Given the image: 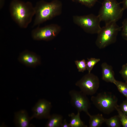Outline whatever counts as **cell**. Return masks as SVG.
I'll list each match as a JSON object with an SVG mask.
<instances>
[{"instance_id":"obj_1","label":"cell","mask_w":127,"mask_h":127,"mask_svg":"<svg viewBox=\"0 0 127 127\" xmlns=\"http://www.w3.org/2000/svg\"><path fill=\"white\" fill-rule=\"evenodd\" d=\"M9 9L12 19L22 28H27L35 15L34 7L29 1L12 0L10 4Z\"/></svg>"},{"instance_id":"obj_2","label":"cell","mask_w":127,"mask_h":127,"mask_svg":"<svg viewBox=\"0 0 127 127\" xmlns=\"http://www.w3.org/2000/svg\"><path fill=\"white\" fill-rule=\"evenodd\" d=\"M35 16L33 26L42 23L60 15L62 9V4L59 0H53L47 2L39 1L34 7Z\"/></svg>"},{"instance_id":"obj_3","label":"cell","mask_w":127,"mask_h":127,"mask_svg":"<svg viewBox=\"0 0 127 127\" xmlns=\"http://www.w3.org/2000/svg\"><path fill=\"white\" fill-rule=\"evenodd\" d=\"M116 0H104L98 16L105 24L116 22L122 17L124 10Z\"/></svg>"},{"instance_id":"obj_4","label":"cell","mask_w":127,"mask_h":127,"mask_svg":"<svg viewBox=\"0 0 127 127\" xmlns=\"http://www.w3.org/2000/svg\"><path fill=\"white\" fill-rule=\"evenodd\" d=\"M122 27L119 26L116 22L105 24L97 34L95 42L96 45L99 49L104 48L115 43L119 32Z\"/></svg>"},{"instance_id":"obj_5","label":"cell","mask_w":127,"mask_h":127,"mask_svg":"<svg viewBox=\"0 0 127 127\" xmlns=\"http://www.w3.org/2000/svg\"><path fill=\"white\" fill-rule=\"evenodd\" d=\"M91 100L96 107L106 114L111 113L118 106L117 98L110 92L99 93L95 96H92Z\"/></svg>"},{"instance_id":"obj_6","label":"cell","mask_w":127,"mask_h":127,"mask_svg":"<svg viewBox=\"0 0 127 127\" xmlns=\"http://www.w3.org/2000/svg\"><path fill=\"white\" fill-rule=\"evenodd\" d=\"M72 20L74 24L88 33L97 34L101 28L100 25L101 21L98 15L91 14L83 16L74 15Z\"/></svg>"},{"instance_id":"obj_7","label":"cell","mask_w":127,"mask_h":127,"mask_svg":"<svg viewBox=\"0 0 127 127\" xmlns=\"http://www.w3.org/2000/svg\"><path fill=\"white\" fill-rule=\"evenodd\" d=\"M75 85L86 95H93L99 87L100 81L97 76L91 72L88 73L78 81Z\"/></svg>"},{"instance_id":"obj_8","label":"cell","mask_w":127,"mask_h":127,"mask_svg":"<svg viewBox=\"0 0 127 127\" xmlns=\"http://www.w3.org/2000/svg\"><path fill=\"white\" fill-rule=\"evenodd\" d=\"M61 30V28L60 25L51 24L33 29L31 32V36L35 40L48 41L56 37Z\"/></svg>"},{"instance_id":"obj_9","label":"cell","mask_w":127,"mask_h":127,"mask_svg":"<svg viewBox=\"0 0 127 127\" xmlns=\"http://www.w3.org/2000/svg\"><path fill=\"white\" fill-rule=\"evenodd\" d=\"M69 94L71 97V105L77 111L80 112L83 111L88 115L90 114L88 110L90 107V103L85 94L81 91L75 90H70Z\"/></svg>"},{"instance_id":"obj_10","label":"cell","mask_w":127,"mask_h":127,"mask_svg":"<svg viewBox=\"0 0 127 127\" xmlns=\"http://www.w3.org/2000/svg\"><path fill=\"white\" fill-rule=\"evenodd\" d=\"M52 107L50 102L44 99L39 100L32 109L33 113L30 118V120L34 118L48 119L51 115L50 112Z\"/></svg>"},{"instance_id":"obj_11","label":"cell","mask_w":127,"mask_h":127,"mask_svg":"<svg viewBox=\"0 0 127 127\" xmlns=\"http://www.w3.org/2000/svg\"><path fill=\"white\" fill-rule=\"evenodd\" d=\"M18 60L23 64L28 66L35 67L40 64V57L35 53L25 51L20 55Z\"/></svg>"},{"instance_id":"obj_12","label":"cell","mask_w":127,"mask_h":127,"mask_svg":"<svg viewBox=\"0 0 127 127\" xmlns=\"http://www.w3.org/2000/svg\"><path fill=\"white\" fill-rule=\"evenodd\" d=\"M102 79L107 82L115 83L116 80L112 67L106 62H103L101 65Z\"/></svg>"},{"instance_id":"obj_13","label":"cell","mask_w":127,"mask_h":127,"mask_svg":"<svg viewBox=\"0 0 127 127\" xmlns=\"http://www.w3.org/2000/svg\"><path fill=\"white\" fill-rule=\"evenodd\" d=\"M30 120V118L25 110H21L15 113L14 121L16 126L19 127H28Z\"/></svg>"},{"instance_id":"obj_14","label":"cell","mask_w":127,"mask_h":127,"mask_svg":"<svg viewBox=\"0 0 127 127\" xmlns=\"http://www.w3.org/2000/svg\"><path fill=\"white\" fill-rule=\"evenodd\" d=\"M48 119L45 125L46 127H61L63 121V116L57 114L51 115Z\"/></svg>"},{"instance_id":"obj_15","label":"cell","mask_w":127,"mask_h":127,"mask_svg":"<svg viewBox=\"0 0 127 127\" xmlns=\"http://www.w3.org/2000/svg\"><path fill=\"white\" fill-rule=\"evenodd\" d=\"M90 118L89 127H99L104 122L105 118L101 114L91 115L90 114L88 115Z\"/></svg>"},{"instance_id":"obj_16","label":"cell","mask_w":127,"mask_h":127,"mask_svg":"<svg viewBox=\"0 0 127 127\" xmlns=\"http://www.w3.org/2000/svg\"><path fill=\"white\" fill-rule=\"evenodd\" d=\"M79 112L78 111L76 114L72 113L68 115L71 117V120L69 123L70 127H87L82 121L80 117Z\"/></svg>"},{"instance_id":"obj_17","label":"cell","mask_w":127,"mask_h":127,"mask_svg":"<svg viewBox=\"0 0 127 127\" xmlns=\"http://www.w3.org/2000/svg\"><path fill=\"white\" fill-rule=\"evenodd\" d=\"M104 122L109 127H119L121 124L118 115L109 119H105Z\"/></svg>"},{"instance_id":"obj_18","label":"cell","mask_w":127,"mask_h":127,"mask_svg":"<svg viewBox=\"0 0 127 127\" xmlns=\"http://www.w3.org/2000/svg\"><path fill=\"white\" fill-rule=\"evenodd\" d=\"M114 84L119 91L127 99V83L116 80Z\"/></svg>"},{"instance_id":"obj_19","label":"cell","mask_w":127,"mask_h":127,"mask_svg":"<svg viewBox=\"0 0 127 127\" xmlns=\"http://www.w3.org/2000/svg\"><path fill=\"white\" fill-rule=\"evenodd\" d=\"M87 61L86 62L87 70L88 73H91L94 66L98 62L100 59L99 58H87Z\"/></svg>"},{"instance_id":"obj_20","label":"cell","mask_w":127,"mask_h":127,"mask_svg":"<svg viewBox=\"0 0 127 127\" xmlns=\"http://www.w3.org/2000/svg\"><path fill=\"white\" fill-rule=\"evenodd\" d=\"M118 113L121 124L123 127H127V116L124 114L120 109L119 105L115 108Z\"/></svg>"},{"instance_id":"obj_21","label":"cell","mask_w":127,"mask_h":127,"mask_svg":"<svg viewBox=\"0 0 127 127\" xmlns=\"http://www.w3.org/2000/svg\"><path fill=\"white\" fill-rule=\"evenodd\" d=\"M72 1L79 3L86 7L91 8L93 7L98 0H71Z\"/></svg>"},{"instance_id":"obj_22","label":"cell","mask_w":127,"mask_h":127,"mask_svg":"<svg viewBox=\"0 0 127 127\" xmlns=\"http://www.w3.org/2000/svg\"><path fill=\"white\" fill-rule=\"evenodd\" d=\"M75 63L79 72H83L87 70L86 62L84 59L76 60Z\"/></svg>"},{"instance_id":"obj_23","label":"cell","mask_w":127,"mask_h":127,"mask_svg":"<svg viewBox=\"0 0 127 127\" xmlns=\"http://www.w3.org/2000/svg\"><path fill=\"white\" fill-rule=\"evenodd\" d=\"M121 36L123 38L127 41V18L124 20L122 22Z\"/></svg>"},{"instance_id":"obj_24","label":"cell","mask_w":127,"mask_h":127,"mask_svg":"<svg viewBox=\"0 0 127 127\" xmlns=\"http://www.w3.org/2000/svg\"><path fill=\"white\" fill-rule=\"evenodd\" d=\"M119 73L125 82L127 83V63L122 65Z\"/></svg>"},{"instance_id":"obj_25","label":"cell","mask_w":127,"mask_h":127,"mask_svg":"<svg viewBox=\"0 0 127 127\" xmlns=\"http://www.w3.org/2000/svg\"><path fill=\"white\" fill-rule=\"evenodd\" d=\"M119 107L120 110L127 116V99L123 101Z\"/></svg>"},{"instance_id":"obj_26","label":"cell","mask_w":127,"mask_h":127,"mask_svg":"<svg viewBox=\"0 0 127 127\" xmlns=\"http://www.w3.org/2000/svg\"><path fill=\"white\" fill-rule=\"evenodd\" d=\"M61 127H70L69 123H68L66 119H64L63 120Z\"/></svg>"},{"instance_id":"obj_27","label":"cell","mask_w":127,"mask_h":127,"mask_svg":"<svg viewBox=\"0 0 127 127\" xmlns=\"http://www.w3.org/2000/svg\"><path fill=\"white\" fill-rule=\"evenodd\" d=\"M123 4L122 8L124 10L125 9H127V0H123V1L120 2Z\"/></svg>"},{"instance_id":"obj_28","label":"cell","mask_w":127,"mask_h":127,"mask_svg":"<svg viewBox=\"0 0 127 127\" xmlns=\"http://www.w3.org/2000/svg\"><path fill=\"white\" fill-rule=\"evenodd\" d=\"M5 0H0V8L1 9L3 7L4 3Z\"/></svg>"}]
</instances>
